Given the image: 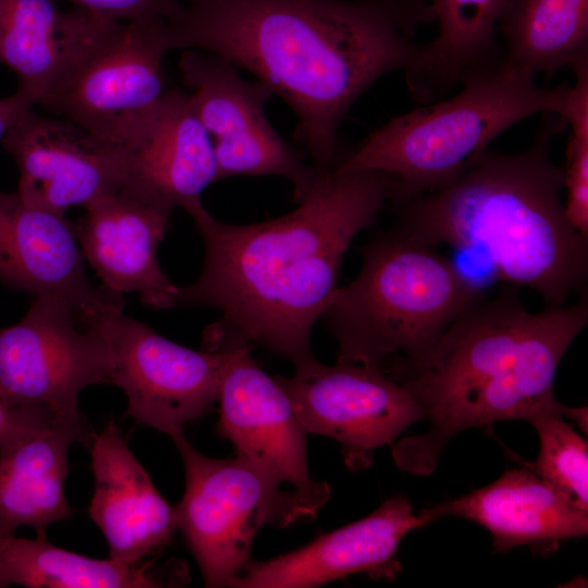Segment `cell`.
Wrapping results in <instances>:
<instances>
[{"label":"cell","instance_id":"cell-25","mask_svg":"<svg viewBox=\"0 0 588 588\" xmlns=\"http://www.w3.org/2000/svg\"><path fill=\"white\" fill-rule=\"evenodd\" d=\"M151 562L98 560L51 544L47 538L0 536V588L163 587Z\"/></svg>","mask_w":588,"mask_h":588},{"label":"cell","instance_id":"cell-15","mask_svg":"<svg viewBox=\"0 0 588 588\" xmlns=\"http://www.w3.org/2000/svg\"><path fill=\"white\" fill-rule=\"evenodd\" d=\"M432 523L402 495L387 499L368 516L319 535L308 544L264 562H249L231 583L237 588H313L354 574L393 580L397 550L412 530Z\"/></svg>","mask_w":588,"mask_h":588},{"label":"cell","instance_id":"cell-3","mask_svg":"<svg viewBox=\"0 0 588 588\" xmlns=\"http://www.w3.org/2000/svg\"><path fill=\"white\" fill-rule=\"evenodd\" d=\"M588 322V299L532 313L515 285L480 294L451 324L428 363L400 383L417 401L426 432L392 448L396 465L428 475L448 442L473 427L564 414L554 395L559 365Z\"/></svg>","mask_w":588,"mask_h":588},{"label":"cell","instance_id":"cell-24","mask_svg":"<svg viewBox=\"0 0 588 588\" xmlns=\"http://www.w3.org/2000/svg\"><path fill=\"white\" fill-rule=\"evenodd\" d=\"M505 61L535 75L588 62V0H506L498 25Z\"/></svg>","mask_w":588,"mask_h":588},{"label":"cell","instance_id":"cell-18","mask_svg":"<svg viewBox=\"0 0 588 588\" xmlns=\"http://www.w3.org/2000/svg\"><path fill=\"white\" fill-rule=\"evenodd\" d=\"M0 281L33 297L102 304L122 296L89 282L74 223L26 203L17 192L0 191Z\"/></svg>","mask_w":588,"mask_h":588},{"label":"cell","instance_id":"cell-9","mask_svg":"<svg viewBox=\"0 0 588 588\" xmlns=\"http://www.w3.org/2000/svg\"><path fill=\"white\" fill-rule=\"evenodd\" d=\"M166 21L105 19L90 47L39 103L91 135L127 146L167 93Z\"/></svg>","mask_w":588,"mask_h":588},{"label":"cell","instance_id":"cell-10","mask_svg":"<svg viewBox=\"0 0 588 588\" xmlns=\"http://www.w3.org/2000/svg\"><path fill=\"white\" fill-rule=\"evenodd\" d=\"M179 70L211 138L218 181L278 175L293 184L295 198L314 184L320 171L304 162L266 115L265 106L274 96L268 85L243 78L232 62L203 50H183Z\"/></svg>","mask_w":588,"mask_h":588},{"label":"cell","instance_id":"cell-20","mask_svg":"<svg viewBox=\"0 0 588 588\" xmlns=\"http://www.w3.org/2000/svg\"><path fill=\"white\" fill-rule=\"evenodd\" d=\"M424 510L432 522L456 516L482 526L498 552L531 543L556 548L588 532V512L568 503L526 464L486 487Z\"/></svg>","mask_w":588,"mask_h":588},{"label":"cell","instance_id":"cell-27","mask_svg":"<svg viewBox=\"0 0 588 588\" xmlns=\"http://www.w3.org/2000/svg\"><path fill=\"white\" fill-rule=\"evenodd\" d=\"M571 86L562 114L569 126L563 168L564 210L571 224L588 238V63L573 70Z\"/></svg>","mask_w":588,"mask_h":588},{"label":"cell","instance_id":"cell-1","mask_svg":"<svg viewBox=\"0 0 588 588\" xmlns=\"http://www.w3.org/2000/svg\"><path fill=\"white\" fill-rule=\"evenodd\" d=\"M422 0H184L166 21L169 50L218 54L268 85L295 113L318 171L341 157L339 130L379 78L418 65Z\"/></svg>","mask_w":588,"mask_h":588},{"label":"cell","instance_id":"cell-12","mask_svg":"<svg viewBox=\"0 0 588 588\" xmlns=\"http://www.w3.org/2000/svg\"><path fill=\"white\" fill-rule=\"evenodd\" d=\"M308 433L342 445L352 470L370 466L373 451L392 444L424 412L409 391L382 370L336 362H318L293 377L274 376Z\"/></svg>","mask_w":588,"mask_h":588},{"label":"cell","instance_id":"cell-11","mask_svg":"<svg viewBox=\"0 0 588 588\" xmlns=\"http://www.w3.org/2000/svg\"><path fill=\"white\" fill-rule=\"evenodd\" d=\"M109 342L110 383L124 392L137 424L174 438L218 401L225 352L209 328L201 350L194 351L122 313L111 323Z\"/></svg>","mask_w":588,"mask_h":588},{"label":"cell","instance_id":"cell-26","mask_svg":"<svg viewBox=\"0 0 588 588\" xmlns=\"http://www.w3.org/2000/svg\"><path fill=\"white\" fill-rule=\"evenodd\" d=\"M539 437V453L525 463L572 505L588 512V444L561 415L529 421Z\"/></svg>","mask_w":588,"mask_h":588},{"label":"cell","instance_id":"cell-4","mask_svg":"<svg viewBox=\"0 0 588 588\" xmlns=\"http://www.w3.org/2000/svg\"><path fill=\"white\" fill-rule=\"evenodd\" d=\"M542 118L527 149H487L444 186L396 204L393 228L428 247L480 253L498 280L535 291L551 307L586 286L588 238L566 217L563 168L550 155L566 124L558 114Z\"/></svg>","mask_w":588,"mask_h":588},{"label":"cell","instance_id":"cell-16","mask_svg":"<svg viewBox=\"0 0 588 588\" xmlns=\"http://www.w3.org/2000/svg\"><path fill=\"white\" fill-rule=\"evenodd\" d=\"M84 208L75 233L102 285L121 295L137 293L144 305L156 309L177 307L179 286L157 257L172 209L127 184Z\"/></svg>","mask_w":588,"mask_h":588},{"label":"cell","instance_id":"cell-13","mask_svg":"<svg viewBox=\"0 0 588 588\" xmlns=\"http://www.w3.org/2000/svg\"><path fill=\"white\" fill-rule=\"evenodd\" d=\"M209 329L225 352L218 434L231 441L237 454L291 485L318 511L329 500L330 488L309 474L307 432L289 396L255 362L249 342L222 321Z\"/></svg>","mask_w":588,"mask_h":588},{"label":"cell","instance_id":"cell-28","mask_svg":"<svg viewBox=\"0 0 588 588\" xmlns=\"http://www.w3.org/2000/svg\"><path fill=\"white\" fill-rule=\"evenodd\" d=\"M74 7L117 21H168L184 0H68Z\"/></svg>","mask_w":588,"mask_h":588},{"label":"cell","instance_id":"cell-30","mask_svg":"<svg viewBox=\"0 0 588 588\" xmlns=\"http://www.w3.org/2000/svg\"><path fill=\"white\" fill-rule=\"evenodd\" d=\"M587 407H568L565 406L563 417H568L585 430L587 433Z\"/></svg>","mask_w":588,"mask_h":588},{"label":"cell","instance_id":"cell-29","mask_svg":"<svg viewBox=\"0 0 588 588\" xmlns=\"http://www.w3.org/2000/svg\"><path fill=\"white\" fill-rule=\"evenodd\" d=\"M35 102L16 89L13 95L0 98V143L8 132L35 107Z\"/></svg>","mask_w":588,"mask_h":588},{"label":"cell","instance_id":"cell-2","mask_svg":"<svg viewBox=\"0 0 588 588\" xmlns=\"http://www.w3.org/2000/svg\"><path fill=\"white\" fill-rule=\"evenodd\" d=\"M394 180L380 171L320 172L278 218L250 224L188 212L205 245L197 280L179 286L177 306H207L247 342L291 362L295 371L319 360L311 332L334 291L352 241L392 201Z\"/></svg>","mask_w":588,"mask_h":588},{"label":"cell","instance_id":"cell-7","mask_svg":"<svg viewBox=\"0 0 588 588\" xmlns=\"http://www.w3.org/2000/svg\"><path fill=\"white\" fill-rule=\"evenodd\" d=\"M172 440L185 469V491L174 507L176 525L207 587H230L250 562L252 543L264 525L283 528L318 513L244 455L208 457L184 432Z\"/></svg>","mask_w":588,"mask_h":588},{"label":"cell","instance_id":"cell-8","mask_svg":"<svg viewBox=\"0 0 588 588\" xmlns=\"http://www.w3.org/2000/svg\"><path fill=\"white\" fill-rule=\"evenodd\" d=\"M124 301L83 303L61 295L33 297L26 315L0 329V394L11 403L82 414L81 392L110 383L109 331Z\"/></svg>","mask_w":588,"mask_h":588},{"label":"cell","instance_id":"cell-14","mask_svg":"<svg viewBox=\"0 0 588 588\" xmlns=\"http://www.w3.org/2000/svg\"><path fill=\"white\" fill-rule=\"evenodd\" d=\"M2 144L19 170L17 194L56 213L85 207L127 179V146L102 140L63 118L41 117L32 110Z\"/></svg>","mask_w":588,"mask_h":588},{"label":"cell","instance_id":"cell-22","mask_svg":"<svg viewBox=\"0 0 588 588\" xmlns=\"http://www.w3.org/2000/svg\"><path fill=\"white\" fill-rule=\"evenodd\" d=\"M94 437L81 415L0 450V536L28 526L36 537L47 538L51 524L73 514L65 498L69 449L74 443L90 445Z\"/></svg>","mask_w":588,"mask_h":588},{"label":"cell","instance_id":"cell-6","mask_svg":"<svg viewBox=\"0 0 588 588\" xmlns=\"http://www.w3.org/2000/svg\"><path fill=\"white\" fill-rule=\"evenodd\" d=\"M569 89L540 87L535 74L504 61L465 79L451 98L391 119L343 154L334 170L388 173L394 179L392 201H406L454 180L518 122L562 117Z\"/></svg>","mask_w":588,"mask_h":588},{"label":"cell","instance_id":"cell-17","mask_svg":"<svg viewBox=\"0 0 588 588\" xmlns=\"http://www.w3.org/2000/svg\"><path fill=\"white\" fill-rule=\"evenodd\" d=\"M89 446L95 490L88 513L107 540L109 559L143 562L172 539L177 530L175 510L156 489L113 420Z\"/></svg>","mask_w":588,"mask_h":588},{"label":"cell","instance_id":"cell-19","mask_svg":"<svg viewBox=\"0 0 588 588\" xmlns=\"http://www.w3.org/2000/svg\"><path fill=\"white\" fill-rule=\"evenodd\" d=\"M127 184L170 209L187 213L201 193L218 181L211 138L200 123L191 96L168 89L160 103L127 145Z\"/></svg>","mask_w":588,"mask_h":588},{"label":"cell","instance_id":"cell-5","mask_svg":"<svg viewBox=\"0 0 588 588\" xmlns=\"http://www.w3.org/2000/svg\"><path fill=\"white\" fill-rule=\"evenodd\" d=\"M480 294L449 258L392 228L364 248L358 274L336 287L322 318L336 362L380 369L400 383L428 363Z\"/></svg>","mask_w":588,"mask_h":588},{"label":"cell","instance_id":"cell-21","mask_svg":"<svg viewBox=\"0 0 588 588\" xmlns=\"http://www.w3.org/2000/svg\"><path fill=\"white\" fill-rule=\"evenodd\" d=\"M103 16L57 0H0V63L35 105L68 74L97 36Z\"/></svg>","mask_w":588,"mask_h":588},{"label":"cell","instance_id":"cell-23","mask_svg":"<svg viewBox=\"0 0 588 588\" xmlns=\"http://www.w3.org/2000/svg\"><path fill=\"white\" fill-rule=\"evenodd\" d=\"M422 1L438 32L424 42L417 68L405 77L413 97L424 103L505 61L498 25L506 0Z\"/></svg>","mask_w":588,"mask_h":588}]
</instances>
